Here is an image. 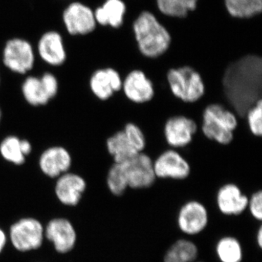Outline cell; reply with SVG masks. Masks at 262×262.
Masks as SVG:
<instances>
[{
    "label": "cell",
    "mask_w": 262,
    "mask_h": 262,
    "mask_svg": "<svg viewBox=\"0 0 262 262\" xmlns=\"http://www.w3.org/2000/svg\"><path fill=\"white\" fill-rule=\"evenodd\" d=\"M122 89L127 99L139 104L149 102L155 96L152 82L141 70L131 71L122 80Z\"/></svg>",
    "instance_id": "11"
},
{
    "label": "cell",
    "mask_w": 262,
    "mask_h": 262,
    "mask_svg": "<svg viewBox=\"0 0 262 262\" xmlns=\"http://www.w3.org/2000/svg\"><path fill=\"white\" fill-rule=\"evenodd\" d=\"M39 79L50 99L54 97L58 89V81L56 77L53 74L46 73Z\"/></svg>",
    "instance_id": "30"
},
{
    "label": "cell",
    "mask_w": 262,
    "mask_h": 262,
    "mask_svg": "<svg viewBox=\"0 0 262 262\" xmlns=\"http://www.w3.org/2000/svg\"><path fill=\"white\" fill-rule=\"evenodd\" d=\"M39 164L43 173L51 178H56L68 172L72 165V158L64 148L53 146L42 153Z\"/></svg>",
    "instance_id": "15"
},
{
    "label": "cell",
    "mask_w": 262,
    "mask_h": 262,
    "mask_svg": "<svg viewBox=\"0 0 262 262\" xmlns=\"http://www.w3.org/2000/svg\"><path fill=\"white\" fill-rule=\"evenodd\" d=\"M1 117H2V112H1V110H0V121H1Z\"/></svg>",
    "instance_id": "35"
},
{
    "label": "cell",
    "mask_w": 262,
    "mask_h": 262,
    "mask_svg": "<svg viewBox=\"0 0 262 262\" xmlns=\"http://www.w3.org/2000/svg\"><path fill=\"white\" fill-rule=\"evenodd\" d=\"M126 7L122 0H106L94 12L96 23L119 28L123 23Z\"/></svg>",
    "instance_id": "19"
},
{
    "label": "cell",
    "mask_w": 262,
    "mask_h": 262,
    "mask_svg": "<svg viewBox=\"0 0 262 262\" xmlns=\"http://www.w3.org/2000/svg\"><path fill=\"white\" fill-rule=\"evenodd\" d=\"M46 236L58 253L70 252L74 248L77 234L72 223L65 219H54L48 223Z\"/></svg>",
    "instance_id": "12"
},
{
    "label": "cell",
    "mask_w": 262,
    "mask_h": 262,
    "mask_svg": "<svg viewBox=\"0 0 262 262\" xmlns=\"http://www.w3.org/2000/svg\"><path fill=\"white\" fill-rule=\"evenodd\" d=\"M251 213L256 220L259 221L262 219V192L261 191L254 193L248 201Z\"/></svg>",
    "instance_id": "31"
},
{
    "label": "cell",
    "mask_w": 262,
    "mask_h": 262,
    "mask_svg": "<svg viewBox=\"0 0 262 262\" xmlns=\"http://www.w3.org/2000/svg\"><path fill=\"white\" fill-rule=\"evenodd\" d=\"M156 178L182 180L187 179L191 167L180 153L173 149L164 151L153 162Z\"/></svg>",
    "instance_id": "9"
},
{
    "label": "cell",
    "mask_w": 262,
    "mask_h": 262,
    "mask_svg": "<svg viewBox=\"0 0 262 262\" xmlns=\"http://www.w3.org/2000/svg\"><path fill=\"white\" fill-rule=\"evenodd\" d=\"M85 188L83 178L77 174L67 172L58 177L55 191L57 198L63 204L74 206L78 204Z\"/></svg>",
    "instance_id": "14"
},
{
    "label": "cell",
    "mask_w": 262,
    "mask_h": 262,
    "mask_svg": "<svg viewBox=\"0 0 262 262\" xmlns=\"http://www.w3.org/2000/svg\"><path fill=\"white\" fill-rule=\"evenodd\" d=\"M138 47L143 56L150 58L163 55L171 42L168 30L149 11H144L134 23Z\"/></svg>",
    "instance_id": "2"
},
{
    "label": "cell",
    "mask_w": 262,
    "mask_h": 262,
    "mask_svg": "<svg viewBox=\"0 0 262 262\" xmlns=\"http://www.w3.org/2000/svg\"><path fill=\"white\" fill-rule=\"evenodd\" d=\"M63 20L67 32L72 35H85L94 32L97 24L94 12L81 3L69 5L63 11Z\"/></svg>",
    "instance_id": "8"
},
{
    "label": "cell",
    "mask_w": 262,
    "mask_h": 262,
    "mask_svg": "<svg viewBox=\"0 0 262 262\" xmlns=\"http://www.w3.org/2000/svg\"><path fill=\"white\" fill-rule=\"evenodd\" d=\"M257 242L259 247L262 246V229L260 228L257 234Z\"/></svg>",
    "instance_id": "34"
},
{
    "label": "cell",
    "mask_w": 262,
    "mask_h": 262,
    "mask_svg": "<svg viewBox=\"0 0 262 262\" xmlns=\"http://www.w3.org/2000/svg\"><path fill=\"white\" fill-rule=\"evenodd\" d=\"M217 253L222 262H239L242 258L238 241L232 237L221 239L217 246Z\"/></svg>",
    "instance_id": "27"
},
{
    "label": "cell",
    "mask_w": 262,
    "mask_h": 262,
    "mask_svg": "<svg viewBox=\"0 0 262 262\" xmlns=\"http://www.w3.org/2000/svg\"><path fill=\"white\" fill-rule=\"evenodd\" d=\"M107 186L110 190L116 196L122 195L128 187L124 162L115 163L108 172Z\"/></svg>",
    "instance_id": "25"
},
{
    "label": "cell",
    "mask_w": 262,
    "mask_h": 262,
    "mask_svg": "<svg viewBox=\"0 0 262 262\" xmlns=\"http://www.w3.org/2000/svg\"><path fill=\"white\" fill-rule=\"evenodd\" d=\"M10 237L18 251H32L42 246L44 229L40 222L35 219H22L10 227Z\"/></svg>",
    "instance_id": "5"
},
{
    "label": "cell",
    "mask_w": 262,
    "mask_h": 262,
    "mask_svg": "<svg viewBox=\"0 0 262 262\" xmlns=\"http://www.w3.org/2000/svg\"><path fill=\"white\" fill-rule=\"evenodd\" d=\"M22 92L27 102L32 106L46 104L50 100L40 79L37 77H27L22 85Z\"/></svg>",
    "instance_id": "24"
},
{
    "label": "cell",
    "mask_w": 262,
    "mask_h": 262,
    "mask_svg": "<svg viewBox=\"0 0 262 262\" xmlns=\"http://www.w3.org/2000/svg\"><path fill=\"white\" fill-rule=\"evenodd\" d=\"M20 146H21L22 151L25 156L30 154L32 151V145L29 141L27 140H20Z\"/></svg>",
    "instance_id": "32"
},
{
    "label": "cell",
    "mask_w": 262,
    "mask_h": 262,
    "mask_svg": "<svg viewBox=\"0 0 262 262\" xmlns=\"http://www.w3.org/2000/svg\"><path fill=\"white\" fill-rule=\"evenodd\" d=\"M225 4L234 18H252L261 13L262 0H225Z\"/></svg>",
    "instance_id": "21"
},
{
    "label": "cell",
    "mask_w": 262,
    "mask_h": 262,
    "mask_svg": "<svg viewBox=\"0 0 262 262\" xmlns=\"http://www.w3.org/2000/svg\"><path fill=\"white\" fill-rule=\"evenodd\" d=\"M198 257V248L189 241L180 239L170 247L164 262H194Z\"/></svg>",
    "instance_id": "22"
},
{
    "label": "cell",
    "mask_w": 262,
    "mask_h": 262,
    "mask_svg": "<svg viewBox=\"0 0 262 262\" xmlns=\"http://www.w3.org/2000/svg\"><path fill=\"white\" fill-rule=\"evenodd\" d=\"M37 50L43 61L51 66L62 65L67 58L63 39L55 31L43 34L38 42Z\"/></svg>",
    "instance_id": "16"
},
{
    "label": "cell",
    "mask_w": 262,
    "mask_h": 262,
    "mask_svg": "<svg viewBox=\"0 0 262 262\" xmlns=\"http://www.w3.org/2000/svg\"><path fill=\"white\" fill-rule=\"evenodd\" d=\"M198 130V125L192 119L182 115L169 118L164 125V136L169 146L182 148L192 142Z\"/></svg>",
    "instance_id": "10"
},
{
    "label": "cell",
    "mask_w": 262,
    "mask_h": 262,
    "mask_svg": "<svg viewBox=\"0 0 262 262\" xmlns=\"http://www.w3.org/2000/svg\"><path fill=\"white\" fill-rule=\"evenodd\" d=\"M207 222L208 214L206 208L198 202L187 203L182 207L179 213V227L185 233H199L206 227Z\"/></svg>",
    "instance_id": "17"
},
{
    "label": "cell",
    "mask_w": 262,
    "mask_h": 262,
    "mask_svg": "<svg viewBox=\"0 0 262 262\" xmlns=\"http://www.w3.org/2000/svg\"><path fill=\"white\" fill-rule=\"evenodd\" d=\"M248 201L247 196L242 194L239 187L233 184L223 186L217 194L219 208L225 214H239L247 208Z\"/></svg>",
    "instance_id": "18"
},
{
    "label": "cell",
    "mask_w": 262,
    "mask_h": 262,
    "mask_svg": "<svg viewBox=\"0 0 262 262\" xmlns=\"http://www.w3.org/2000/svg\"><path fill=\"white\" fill-rule=\"evenodd\" d=\"M237 125L236 115L219 103L209 105L203 112V134L207 139L222 145H228L232 142Z\"/></svg>",
    "instance_id": "3"
},
{
    "label": "cell",
    "mask_w": 262,
    "mask_h": 262,
    "mask_svg": "<svg viewBox=\"0 0 262 262\" xmlns=\"http://www.w3.org/2000/svg\"><path fill=\"white\" fill-rule=\"evenodd\" d=\"M122 130L134 149L139 153L143 152L146 147V137L140 127L135 123L128 122Z\"/></svg>",
    "instance_id": "29"
},
{
    "label": "cell",
    "mask_w": 262,
    "mask_h": 262,
    "mask_svg": "<svg viewBox=\"0 0 262 262\" xmlns=\"http://www.w3.org/2000/svg\"><path fill=\"white\" fill-rule=\"evenodd\" d=\"M167 80L172 94L183 102H196L206 93L201 74L188 66L169 70Z\"/></svg>",
    "instance_id": "4"
},
{
    "label": "cell",
    "mask_w": 262,
    "mask_h": 262,
    "mask_svg": "<svg viewBox=\"0 0 262 262\" xmlns=\"http://www.w3.org/2000/svg\"><path fill=\"white\" fill-rule=\"evenodd\" d=\"M108 153L113 157L115 163H122L139 154L131 145L123 130H120L108 138L106 141Z\"/></svg>",
    "instance_id": "20"
},
{
    "label": "cell",
    "mask_w": 262,
    "mask_h": 262,
    "mask_svg": "<svg viewBox=\"0 0 262 262\" xmlns=\"http://www.w3.org/2000/svg\"><path fill=\"white\" fill-rule=\"evenodd\" d=\"M3 63L15 73L25 74L34 64V53L32 45L20 38L10 39L3 51Z\"/></svg>",
    "instance_id": "6"
},
{
    "label": "cell",
    "mask_w": 262,
    "mask_h": 262,
    "mask_svg": "<svg viewBox=\"0 0 262 262\" xmlns=\"http://www.w3.org/2000/svg\"><path fill=\"white\" fill-rule=\"evenodd\" d=\"M261 58L254 55L243 57L226 70L225 94L239 115H246L248 108L261 99Z\"/></svg>",
    "instance_id": "1"
},
{
    "label": "cell",
    "mask_w": 262,
    "mask_h": 262,
    "mask_svg": "<svg viewBox=\"0 0 262 262\" xmlns=\"http://www.w3.org/2000/svg\"><path fill=\"white\" fill-rule=\"evenodd\" d=\"M198 0H157L158 9L168 16L184 18L196 9Z\"/></svg>",
    "instance_id": "23"
},
{
    "label": "cell",
    "mask_w": 262,
    "mask_h": 262,
    "mask_svg": "<svg viewBox=\"0 0 262 262\" xmlns=\"http://www.w3.org/2000/svg\"><path fill=\"white\" fill-rule=\"evenodd\" d=\"M124 163L129 187L143 189L154 184L156 176L152 160L149 155L140 152Z\"/></svg>",
    "instance_id": "7"
},
{
    "label": "cell",
    "mask_w": 262,
    "mask_h": 262,
    "mask_svg": "<svg viewBox=\"0 0 262 262\" xmlns=\"http://www.w3.org/2000/svg\"><path fill=\"white\" fill-rule=\"evenodd\" d=\"M247 117L248 127L251 134L256 137L262 135V101H256L252 106L248 108L246 113Z\"/></svg>",
    "instance_id": "28"
},
{
    "label": "cell",
    "mask_w": 262,
    "mask_h": 262,
    "mask_svg": "<svg viewBox=\"0 0 262 262\" xmlns=\"http://www.w3.org/2000/svg\"><path fill=\"white\" fill-rule=\"evenodd\" d=\"M0 153L6 160L15 165H22L25 162V155L22 151L20 139L16 136H8L0 144Z\"/></svg>",
    "instance_id": "26"
},
{
    "label": "cell",
    "mask_w": 262,
    "mask_h": 262,
    "mask_svg": "<svg viewBox=\"0 0 262 262\" xmlns=\"http://www.w3.org/2000/svg\"><path fill=\"white\" fill-rule=\"evenodd\" d=\"M7 242V237L5 235L4 231L0 229V253L3 251V248H5V244Z\"/></svg>",
    "instance_id": "33"
},
{
    "label": "cell",
    "mask_w": 262,
    "mask_h": 262,
    "mask_svg": "<svg viewBox=\"0 0 262 262\" xmlns=\"http://www.w3.org/2000/svg\"><path fill=\"white\" fill-rule=\"evenodd\" d=\"M90 87L96 97L105 101L111 98L114 93L122 90V77L113 68L98 70L91 76Z\"/></svg>",
    "instance_id": "13"
}]
</instances>
